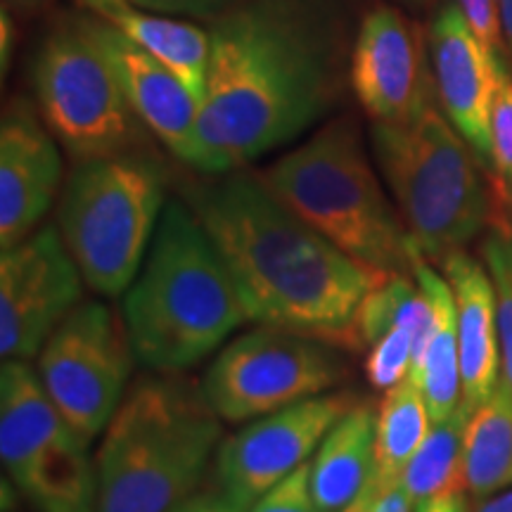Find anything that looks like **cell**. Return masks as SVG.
Instances as JSON below:
<instances>
[{"mask_svg":"<svg viewBox=\"0 0 512 512\" xmlns=\"http://www.w3.org/2000/svg\"><path fill=\"white\" fill-rule=\"evenodd\" d=\"M185 202L219 249L252 323L361 351L358 309L392 275L332 245L280 202L259 174H216L190 185Z\"/></svg>","mask_w":512,"mask_h":512,"instance_id":"1","label":"cell"},{"mask_svg":"<svg viewBox=\"0 0 512 512\" xmlns=\"http://www.w3.org/2000/svg\"><path fill=\"white\" fill-rule=\"evenodd\" d=\"M209 38L197 171L216 176L290 143L325 112L330 60L304 0H242Z\"/></svg>","mask_w":512,"mask_h":512,"instance_id":"2","label":"cell"},{"mask_svg":"<svg viewBox=\"0 0 512 512\" xmlns=\"http://www.w3.org/2000/svg\"><path fill=\"white\" fill-rule=\"evenodd\" d=\"M136 361L176 375L247 323L238 287L188 202L169 200L121 304Z\"/></svg>","mask_w":512,"mask_h":512,"instance_id":"3","label":"cell"},{"mask_svg":"<svg viewBox=\"0 0 512 512\" xmlns=\"http://www.w3.org/2000/svg\"><path fill=\"white\" fill-rule=\"evenodd\" d=\"M219 420L202 387L169 373L138 380L95 453L98 512H174L219 451Z\"/></svg>","mask_w":512,"mask_h":512,"instance_id":"4","label":"cell"},{"mask_svg":"<svg viewBox=\"0 0 512 512\" xmlns=\"http://www.w3.org/2000/svg\"><path fill=\"white\" fill-rule=\"evenodd\" d=\"M259 176L351 259L384 275H413L415 240L396 216L349 117L325 124Z\"/></svg>","mask_w":512,"mask_h":512,"instance_id":"5","label":"cell"},{"mask_svg":"<svg viewBox=\"0 0 512 512\" xmlns=\"http://www.w3.org/2000/svg\"><path fill=\"white\" fill-rule=\"evenodd\" d=\"M370 138L401 219L427 259H446L489 230L498 214L491 178L434 102L401 124H373Z\"/></svg>","mask_w":512,"mask_h":512,"instance_id":"6","label":"cell"},{"mask_svg":"<svg viewBox=\"0 0 512 512\" xmlns=\"http://www.w3.org/2000/svg\"><path fill=\"white\" fill-rule=\"evenodd\" d=\"M166 207L164 171L136 150L76 162L57 228L86 285L119 297L143 266Z\"/></svg>","mask_w":512,"mask_h":512,"instance_id":"7","label":"cell"},{"mask_svg":"<svg viewBox=\"0 0 512 512\" xmlns=\"http://www.w3.org/2000/svg\"><path fill=\"white\" fill-rule=\"evenodd\" d=\"M91 441L69 425L27 361L0 368V458L38 512H98Z\"/></svg>","mask_w":512,"mask_h":512,"instance_id":"8","label":"cell"},{"mask_svg":"<svg viewBox=\"0 0 512 512\" xmlns=\"http://www.w3.org/2000/svg\"><path fill=\"white\" fill-rule=\"evenodd\" d=\"M36 105L76 162L136 150L140 119L86 19L57 24L34 62Z\"/></svg>","mask_w":512,"mask_h":512,"instance_id":"9","label":"cell"},{"mask_svg":"<svg viewBox=\"0 0 512 512\" xmlns=\"http://www.w3.org/2000/svg\"><path fill=\"white\" fill-rule=\"evenodd\" d=\"M342 351L323 339L259 325L214 358L202 392L226 422H247L328 394L347 380Z\"/></svg>","mask_w":512,"mask_h":512,"instance_id":"10","label":"cell"},{"mask_svg":"<svg viewBox=\"0 0 512 512\" xmlns=\"http://www.w3.org/2000/svg\"><path fill=\"white\" fill-rule=\"evenodd\" d=\"M36 358L41 384L69 425L88 441L100 437L136 361L124 318L102 302H81Z\"/></svg>","mask_w":512,"mask_h":512,"instance_id":"11","label":"cell"},{"mask_svg":"<svg viewBox=\"0 0 512 512\" xmlns=\"http://www.w3.org/2000/svg\"><path fill=\"white\" fill-rule=\"evenodd\" d=\"M83 275L60 228L43 226L0 254V354L29 361L83 302Z\"/></svg>","mask_w":512,"mask_h":512,"instance_id":"12","label":"cell"},{"mask_svg":"<svg viewBox=\"0 0 512 512\" xmlns=\"http://www.w3.org/2000/svg\"><path fill=\"white\" fill-rule=\"evenodd\" d=\"M354 401V394L328 392L247 422L216 451L221 489L249 510L273 486L309 463L325 434L356 406Z\"/></svg>","mask_w":512,"mask_h":512,"instance_id":"13","label":"cell"},{"mask_svg":"<svg viewBox=\"0 0 512 512\" xmlns=\"http://www.w3.org/2000/svg\"><path fill=\"white\" fill-rule=\"evenodd\" d=\"M418 24L394 5H377L363 17L354 53L351 88L373 124H401L434 102V74Z\"/></svg>","mask_w":512,"mask_h":512,"instance_id":"14","label":"cell"},{"mask_svg":"<svg viewBox=\"0 0 512 512\" xmlns=\"http://www.w3.org/2000/svg\"><path fill=\"white\" fill-rule=\"evenodd\" d=\"M62 185V157L57 138L24 98L5 107L0 124V247L27 240Z\"/></svg>","mask_w":512,"mask_h":512,"instance_id":"15","label":"cell"},{"mask_svg":"<svg viewBox=\"0 0 512 512\" xmlns=\"http://www.w3.org/2000/svg\"><path fill=\"white\" fill-rule=\"evenodd\" d=\"M102 53L110 60L114 74L124 88L128 105L133 107L147 131L164 143L166 150L192 169L200 162V100L178 76L126 38L100 17H83Z\"/></svg>","mask_w":512,"mask_h":512,"instance_id":"16","label":"cell"},{"mask_svg":"<svg viewBox=\"0 0 512 512\" xmlns=\"http://www.w3.org/2000/svg\"><path fill=\"white\" fill-rule=\"evenodd\" d=\"M437 98L448 121L491 166V112L503 67L491 60L458 3H444L430 27Z\"/></svg>","mask_w":512,"mask_h":512,"instance_id":"17","label":"cell"},{"mask_svg":"<svg viewBox=\"0 0 512 512\" xmlns=\"http://www.w3.org/2000/svg\"><path fill=\"white\" fill-rule=\"evenodd\" d=\"M439 264L456 299L463 401L475 411L501 382L498 380L501 339H498L496 287L489 268L463 249L448 254Z\"/></svg>","mask_w":512,"mask_h":512,"instance_id":"18","label":"cell"},{"mask_svg":"<svg viewBox=\"0 0 512 512\" xmlns=\"http://www.w3.org/2000/svg\"><path fill=\"white\" fill-rule=\"evenodd\" d=\"M79 3L91 15L112 24L136 46L164 62L190 88L192 95L202 100L211 55L207 29L185 19L143 10L128 0H79Z\"/></svg>","mask_w":512,"mask_h":512,"instance_id":"19","label":"cell"},{"mask_svg":"<svg viewBox=\"0 0 512 512\" xmlns=\"http://www.w3.org/2000/svg\"><path fill=\"white\" fill-rule=\"evenodd\" d=\"M377 413L356 403L325 434L309 463L313 498L323 512H347L375 472Z\"/></svg>","mask_w":512,"mask_h":512,"instance_id":"20","label":"cell"},{"mask_svg":"<svg viewBox=\"0 0 512 512\" xmlns=\"http://www.w3.org/2000/svg\"><path fill=\"white\" fill-rule=\"evenodd\" d=\"M413 278L430 294L434 304V330L422 351L418 366L411 370V380L418 382L427 401L432 422L451 415L463 403V377H460V342L458 313L453 290L446 275H439L427 264V256L415 245Z\"/></svg>","mask_w":512,"mask_h":512,"instance_id":"21","label":"cell"},{"mask_svg":"<svg viewBox=\"0 0 512 512\" xmlns=\"http://www.w3.org/2000/svg\"><path fill=\"white\" fill-rule=\"evenodd\" d=\"M512 486V389L501 380L472 411L465 432V491L494 496Z\"/></svg>","mask_w":512,"mask_h":512,"instance_id":"22","label":"cell"},{"mask_svg":"<svg viewBox=\"0 0 512 512\" xmlns=\"http://www.w3.org/2000/svg\"><path fill=\"white\" fill-rule=\"evenodd\" d=\"M430 427L432 415L418 382L406 377L387 389L377 408L375 472L370 484L389 486L401 482L403 470L425 441Z\"/></svg>","mask_w":512,"mask_h":512,"instance_id":"23","label":"cell"},{"mask_svg":"<svg viewBox=\"0 0 512 512\" xmlns=\"http://www.w3.org/2000/svg\"><path fill=\"white\" fill-rule=\"evenodd\" d=\"M472 408L463 401L448 418L432 422L411 463L401 475L415 505L465 491V432Z\"/></svg>","mask_w":512,"mask_h":512,"instance_id":"24","label":"cell"},{"mask_svg":"<svg viewBox=\"0 0 512 512\" xmlns=\"http://www.w3.org/2000/svg\"><path fill=\"white\" fill-rule=\"evenodd\" d=\"M484 266L496 287L503 380L512 389V216L498 214L484 238Z\"/></svg>","mask_w":512,"mask_h":512,"instance_id":"25","label":"cell"},{"mask_svg":"<svg viewBox=\"0 0 512 512\" xmlns=\"http://www.w3.org/2000/svg\"><path fill=\"white\" fill-rule=\"evenodd\" d=\"M491 185L498 214L512 216V67L498 72V86L491 112Z\"/></svg>","mask_w":512,"mask_h":512,"instance_id":"26","label":"cell"},{"mask_svg":"<svg viewBox=\"0 0 512 512\" xmlns=\"http://www.w3.org/2000/svg\"><path fill=\"white\" fill-rule=\"evenodd\" d=\"M413 363V332L406 325L394 323L368 347L366 375L375 389H392L411 375Z\"/></svg>","mask_w":512,"mask_h":512,"instance_id":"27","label":"cell"},{"mask_svg":"<svg viewBox=\"0 0 512 512\" xmlns=\"http://www.w3.org/2000/svg\"><path fill=\"white\" fill-rule=\"evenodd\" d=\"M249 512H323L313 498L309 482V463L294 470L290 477L273 486L266 496H261Z\"/></svg>","mask_w":512,"mask_h":512,"instance_id":"28","label":"cell"},{"mask_svg":"<svg viewBox=\"0 0 512 512\" xmlns=\"http://www.w3.org/2000/svg\"><path fill=\"white\" fill-rule=\"evenodd\" d=\"M460 10L465 12L467 22L472 24L475 34L486 53L491 55L498 67H508L510 60L508 50H505L503 31H501V17H498V0H456Z\"/></svg>","mask_w":512,"mask_h":512,"instance_id":"29","label":"cell"},{"mask_svg":"<svg viewBox=\"0 0 512 512\" xmlns=\"http://www.w3.org/2000/svg\"><path fill=\"white\" fill-rule=\"evenodd\" d=\"M138 8L159 12L169 17H195V19H216L228 8H233V0H128Z\"/></svg>","mask_w":512,"mask_h":512,"instance_id":"30","label":"cell"},{"mask_svg":"<svg viewBox=\"0 0 512 512\" xmlns=\"http://www.w3.org/2000/svg\"><path fill=\"white\" fill-rule=\"evenodd\" d=\"M347 512H415V501L401 482L389 486L368 484Z\"/></svg>","mask_w":512,"mask_h":512,"instance_id":"31","label":"cell"},{"mask_svg":"<svg viewBox=\"0 0 512 512\" xmlns=\"http://www.w3.org/2000/svg\"><path fill=\"white\" fill-rule=\"evenodd\" d=\"M174 512H249L245 505L233 501L226 491H202L192 494L188 501H183Z\"/></svg>","mask_w":512,"mask_h":512,"instance_id":"32","label":"cell"},{"mask_svg":"<svg viewBox=\"0 0 512 512\" xmlns=\"http://www.w3.org/2000/svg\"><path fill=\"white\" fill-rule=\"evenodd\" d=\"M415 512H470L465 501V491L458 494H448L439 498H430V501H422L415 505Z\"/></svg>","mask_w":512,"mask_h":512,"instance_id":"33","label":"cell"},{"mask_svg":"<svg viewBox=\"0 0 512 512\" xmlns=\"http://www.w3.org/2000/svg\"><path fill=\"white\" fill-rule=\"evenodd\" d=\"M0 27H3V41H0V62H3V74L8 72V64L12 60V48H15V19L12 12L3 5L0 12Z\"/></svg>","mask_w":512,"mask_h":512,"instance_id":"34","label":"cell"},{"mask_svg":"<svg viewBox=\"0 0 512 512\" xmlns=\"http://www.w3.org/2000/svg\"><path fill=\"white\" fill-rule=\"evenodd\" d=\"M470 512H512V486L505 491H498L494 496L477 498Z\"/></svg>","mask_w":512,"mask_h":512,"instance_id":"35","label":"cell"},{"mask_svg":"<svg viewBox=\"0 0 512 512\" xmlns=\"http://www.w3.org/2000/svg\"><path fill=\"white\" fill-rule=\"evenodd\" d=\"M498 17H501V31L505 50L512 60V0H498Z\"/></svg>","mask_w":512,"mask_h":512,"instance_id":"36","label":"cell"},{"mask_svg":"<svg viewBox=\"0 0 512 512\" xmlns=\"http://www.w3.org/2000/svg\"><path fill=\"white\" fill-rule=\"evenodd\" d=\"M3 5L17 15H34L46 5V0H3Z\"/></svg>","mask_w":512,"mask_h":512,"instance_id":"37","label":"cell"},{"mask_svg":"<svg viewBox=\"0 0 512 512\" xmlns=\"http://www.w3.org/2000/svg\"><path fill=\"white\" fill-rule=\"evenodd\" d=\"M399 3L411 5V8H432V5H437L439 0H399Z\"/></svg>","mask_w":512,"mask_h":512,"instance_id":"38","label":"cell"}]
</instances>
